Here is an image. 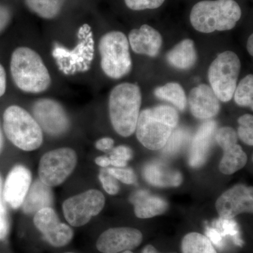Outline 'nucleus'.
Instances as JSON below:
<instances>
[{
	"label": "nucleus",
	"instance_id": "31",
	"mask_svg": "<svg viewBox=\"0 0 253 253\" xmlns=\"http://www.w3.org/2000/svg\"><path fill=\"white\" fill-rule=\"evenodd\" d=\"M99 178L106 193L110 195H116L119 192L120 186L118 180L110 174L108 168H104L100 171Z\"/></svg>",
	"mask_w": 253,
	"mask_h": 253
},
{
	"label": "nucleus",
	"instance_id": "44",
	"mask_svg": "<svg viewBox=\"0 0 253 253\" xmlns=\"http://www.w3.org/2000/svg\"><path fill=\"white\" fill-rule=\"evenodd\" d=\"M122 253H133L131 252V251H124V252H123Z\"/></svg>",
	"mask_w": 253,
	"mask_h": 253
},
{
	"label": "nucleus",
	"instance_id": "17",
	"mask_svg": "<svg viewBox=\"0 0 253 253\" xmlns=\"http://www.w3.org/2000/svg\"><path fill=\"white\" fill-rule=\"evenodd\" d=\"M215 121H209L201 125L193 138L190 148L189 163L193 168H199L207 160L213 139L217 131Z\"/></svg>",
	"mask_w": 253,
	"mask_h": 253
},
{
	"label": "nucleus",
	"instance_id": "39",
	"mask_svg": "<svg viewBox=\"0 0 253 253\" xmlns=\"http://www.w3.org/2000/svg\"><path fill=\"white\" fill-rule=\"evenodd\" d=\"M95 163L97 166L103 168L109 167L111 163H110V158L108 156H99L95 159Z\"/></svg>",
	"mask_w": 253,
	"mask_h": 253
},
{
	"label": "nucleus",
	"instance_id": "19",
	"mask_svg": "<svg viewBox=\"0 0 253 253\" xmlns=\"http://www.w3.org/2000/svg\"><path fill=\"white\" fill-rule=\"evenodd\" d=\"M142 173L146 181L157 187H173L182 182L181 173L161 161L148 163L143 168Z\"/></svg>",
	"mask_w": 253,
	"mask_h": 253
},
{
	"label": "nucleus",
	"instance_id": "35",
	"mask_svg": "<svg viewBox=\"0 0 253 253\" xmlns=\"http://www.w3.org/2000/svg\"><path fill=\"white\" fill-rule=\"evenodd\" d=\"M11 19V12L6 6L0 5V32L7 26Z\"/></svg>",
	"mask_w": 253,
	"mask_h": 253
},
{
	"label": "nucleus",
	"instance_id": "15",
	"mask_svg": "<svg viewBox=\"0 0 253 253\" xmlns=\"http://www.w3.org/2000/svg\"><path fill=\"white\" fill-rule=\"evenodd\" d=\"M31 182V172L27 168L22 165L14 166L3 186V201L13 209L21 207Z\"/></svg>",
	"mask_w": 253,
	"mask_h": 253
},
{
	"label": "nucleus",
	"instance_id": "10",
	"mask_svg": "<svg viewBox=\"0 0 253 253\" xmlns=\"http://www.w3.org/2000/svg\"><path fill=\"white\" fill-rule=\"evenodd\" d=\"M33 116L48 135L59 136L69 129L70 123L66 110L56 100L42 98L33 106Z\"/></svg>",
	"mask_w": 253,
	"mask_h": 253
},
{
	"label": "nucleus",
	"instance_id": "16",
	"mask_svg": "<svg viewBox=\"0 0 253 253\" xmlns=\"http://www.w3.org/2000/svg\"><path fill=\"white\" fill-rule=\"evenodd\" d=\"M189 104L193 116L200 120L211 119L220 110L219 100L207 84H200L191 89Z\"/></svg>",
	"mask_w": 253,
	"mask_h": 253
},
{
	"label": "nucleus",
	"instance_id": "30",
	"mask_svg": "<svg viewBox=\"0 0 253 253\" xmlns=\"http://www.w3.org/2000/svg\"><path fill=\"white\" fill-rule=\"evenodd\" d=\"M133 154L130 148L126 146H119L114 148L110 155V163L115 168H124L127 161L131 159Z\"/></svg>",
	"mask_w": 253,
	"mask_h": 253
},
{
	"label": "nucleus",
	"instance_id": "37",
	"mask_svg": "<svg viewBox=\"0 0 253 253\" xmlns=\"http://www.w3.org/2000/svg\"><path fill=\"white\" fill-rule=\"evenodd\" d=\"M114 145V140L110 137L101 138L96 142V149L100 151H106L112 149Z\"/></svg>",
	"mask_w": 253,
	"mask_h": 253
},
{
	"label": "nucleus",
	"instance_id": "29",
	"mask_svg": "<svg viewBox=\"0 0 253 253\" xmlns=\"http://www.w3.org/2000/svg\"><path fill=\"white\" fill-rule=\"evenodd\" d=\"M239 126L238 136L245 144L253 145V117L252 115L246 114L238 119Z\"/></svg>",
	"mask_w": 253,
	"mask_h": 253
},
{
	"label": "nucleus",
	"instance_id": "3",
	"mask_svg": "<svg viewBox=\"0 0 253 253\" xmlns=\"http://www.w3.org/2000/svg\"><path fill=\"white\" fill-rule=\"evenodd\" d=\"M141 99L140 89L132 83L118 84L110 93V120L113 129L119 135L127 137L135 131Z\"/></svg>",
	"mask_w": 253,
	"mask_h": 253
},
{
	"label": "nucleus",
	"instance_id": "12",
	"mask_svg": "<svg viewBox=\"0 0 253 253\" xmlns=\"http://www.w3.org/2000/svg\"><path fill=\"white\" fill-rule=\"evenodd\" d=\"M214 139L224 151L219 163L221 172L232 174L246 166L247 156L237 144L238 135L233 128L224 126L217 129Z\"/></svg>",
	"mask_w": 253,
	"mask_h": 253
},
{
	"label": "nucleus",
	"instance_id": "9",
	"mask_svg": "<svg viewBox=\"0 0 253 253\" xmlns=\"http://www.w3.org/2000/svg\"><path fill=\"white\" fill-rule=\"evenodd\" d=\"M105 205L101 191L90 189L66 199L62 205L63 214L70 225L80 227L99 214Z\"/></svg>",
	"mask_w": 253,
	"mask_h": 253
},
{
	"label": "nucleus",
	"instance_id": "7",
	"mask_svg": "<svg viewBox=\"0 0 253 253\" xmlns=\"http://www.w3.org/2000/svg\"><path fill=\"white\" fill-rule=\"evenodd\" d=\"M239 56L231 51L218 55L211 63L208 79L211 89L219 101L228 102L234 96L241 71Z\"/></svg>",
	"mask_w": 253,
	"mask_h": 253
},
{
	"label": "nucleus",
	"instance_id": "13",
	"mask_svg": "<svg viewBox=\"0 0 253 253\" xmlns=\"http://www.w3.org/2000/svg\"><path fill=\"white\" fill-rule=\"evenodd\" d=\"M216 209L221 219H234L243 212H253V187L239 184L227 190L216 202Z\"/></svg>",
	"mask_w": 253,
	"mask_h": 253
},
{
	"label": "nucleus",
	"instance_id": "36",
	"mask_svg": "<svg viewBox=\"0 0 253 253\" xmlns=\"http://www.w3.org/2000/svg\"><path fill=\"white\" fill-rule=\"evenodd\" d=\"M208 238L213 244L221 246L222 245V236L217 229L212 227H208L206 230Z\"/></svg>",
	"mask_w": 253,
	"mask_h": 253
},
{
	"label": "nucleus",
	"instance_id": "25",
	"mask_svg": "<svg viewBox=\"0 0 253 253\" xmlns=\"http://www.w3.org/2000/svg\"><path fill=\"white\" fill-rule=\"evenodd\" d=\"M182 253H217L207 236L199 233L186 234L181 241Z\"/></svg>",
	"mask_w": 253,
	"mask_h": 253
},
{
	"label": "nucleus",
	"instance_id": "43",
	"mask_svg": "<svg viewBox=\"0 0 253 253\" xmlns=\"http://www.w3.org/2000/svg\"><path fill=\"white\" fill-rule=\"evenodd\" d=\"M2 190H3V185H2V179H1V176H0V202L3 201L2 198Z\"/></svg>",
	"mask_w": 253,
	"mask_h": 253
},
{
	"label": "nucleus",
	"instance_id": "21",
	"mask_svg": "<svg viewBox=\"0 0 253 253\" xmlns=\"http://www.w3.org/2000/svg\"><path fill=\"white\" fill-rule=\"evenodd\" d=\"M53 202L51 187L38 179L30 186L21 206L26 214H35L43 208L51 207Z\"/></svg>",
	"mask_w": 253,
	"mask_h": 253
},
{
	"label": "nucleus",
	"instance_id": "18",
	"mask_svg": "<svg viewBox=\"0 0 253 253\" xmlns=\"http://www.w3.org/2000/svg\"><path fill=\"white\" fill-rule=\"evenodd\" d=\"M129 46L134 53L156 57L163 44L161 33L149 25H143L139 29H133L128 36Z\"/></svg>",
	"mask_w": 253,
	"mask_h": 253
},
{
	"label": "nucleus",
	"instance_id": "45",
	"mask_svg": "<svg viewBox=\"0 0 253 253\" xmlns=\"http://www.w3.org/2000/svg\"></svg>",
	"mask_w": 253,
	"mask_h": 253
},
{
	"label": "nucleus",
	"instance_id": "22",
	"mask_svg": "<svg viewBox=\"0 0 253 253\" xmlns=\"http://www.w3.org/2000/svg\"><path fill=\"white\" fill-rule=\"evenodd\" d=\"M197 57L194 42L189 39L184 40L178 43L166 55L168 63L179 70H189L194 67Z\"/></svg>",
	"mask_w": 253,
	"mask_h": 253
},
{
	"label": "nucleus",
	"instance_id": "41",
	"mask_svg": "<svg viewBox=\"0 0 253 253\" xmlns=\"http://www.w3.org/2000/svg\"><path fill=\"white\" fill-rule=\"evenodd\" d=\"M247 49L249 51L250 55L253 56V35H251L248 40L247 42Z\"/></svg>",
	"mask_w": 253,
	"mask_h": 253
},
{
	"label": "nucleus",
	"instance_id": "8",
	"mask_svg": "<svg viewBox=\"0 0 253 253\" xmlns=\"http://www.w3.org/2000/svg\"><path fill=\"white\" fill-rule=\"evenodd\" d=\"M77 163V154L71 148L48 151L40 160L39 179L50 187L61 185L72 174Z\"/></svg>",
	"mask_w": 253,
	"mask_h": 253
},
{
	"label": "nucleus",
	"instance_id": "32",
	"mask_svg": "<svg viewBox=\"0 0 253 253\" xmlns=\"http://www.w3.org/2000/svg\"><path fill=\"white\" fill-rule=\"evenodd\" d=\"M166 0H125L126 6L134 11L158 9Z\"/></svg>",
	"mask_w": 253,
	"mask_h": 253
},
{
	"label": "nucleus",
	"instance_id": "38",
	"mask_svg": "<svg viewBox=\"0 0 253 253\" xmlns=\"http://www.w3.org/2000/svg\"><path fill=\"white\" fill-rule=\"evenodd\" d=\"M6 75L4 67L0 63V97L6 92Z\"/></svg>",
	"mask_w": 253,
	"mask_h": 253
},
{
	"label": "nucleus",
	"instance_id": "11",
	"mask_svg": "<svg viewBox=\"0 0 253 253\" xmlns=\"http://www.w3.org/2000/svg\"><path fill=\"white\" fill-rule=\"evenodd\" d=\"M33 222L48 244L54 247L66 246L73 238V229L61 222L52 208H45L34 214Z\"/></svg>",
	"mask_w": 253,
	"mask_h": 253
},
{
	"label": "nucleus",
	"instance_id": "4",
	"mask_svg": "<svg viewBox=\"0 0 253 253\" xmlns=\"http://www.w3.org/2000/svg\"><path fill=\"white\" fill-rule=\"evenodd\" d=\"M241 17L239 4L234 0H204L193 6L190 21L203 33L229 31Z\"/></svg>",
	"mask_w": 253,
	"mask_h": 253
},
{
	"label": "nucleus",
	"instance_id": "1",
	"mask_svg": "<svg viewBox=\"0 0 253 253\" xmlns=\"http://www.w3.org/2000/svg\"><path fill=\"white\" fill-rule=\"evenodd\" d=\"M10 71L14 84L23 92L41 94L51 86L45 63L41 55L28 46H19L13 51Z\"/></svg>",
	"mask_w": 253,
	"mask_h": 253
},
{
	"label": "nucleus",
	"instance_id": "5",
	"mask_svg": "<svg viewBox=\"0 0 253 253\" xmlns=\"http://www.w3.org/2000/svg\"><path fill=\"white\" fill-rule=\"evenodd\" d=\"M3 130L15 146L24 151L39 149L43 142V131L33 115L12 105L3 114Z\"/></svg>",
	"mask_w": 253,
	"mask_h": 253
},
{
	"label": "nucleus",
	"instance_id": "28",
	"mask_svg": "<svg viewBox=\"0 0 253 253\" xmlns=\"http://www.w3.org/2000/svg\"><path fill=\"white\" fill-rule=\"evenodd\" d=\"M213 225L219 229L221 236H231L234 239L235 244L239 246H242L244 244L242 240L240 239L239 226L232 219H221L219 217L217 220L213 222Z\"/></svg>",
	"mask_w": 253,
	"mask_h": 253
},
{
	"label": "nucleus",
	"instance_id": "34",
	"mask_svg": "<svg viewBox=\"0 0 253 253\" xmlns=\"http://www.w3.org/2000/svg\"><path fill=\"white\" fill-rule=\"evenodd\" d=\"M10 224L4 201L0 202V241H3L9 234Z\"/></svg>",
	"mask_w": 253,
	"mask_h": 253
},
{
	"label": "nucleus",
	"instance_id": "2",
	"mask_svg": "<svg viewBox=\"0 0 253 253\" xmlns=\"http://www.w3.org/2000/svg\"><path fill=\"white\" fill-rule=\"evenodd\" d=\"M178 122L177 111L171 106L158 105L143 110L136 123V137L147 149H163Z\"/></svg>",
	"mask_w": 253,
	"mask_h": 253
},
{
	"label": "nucleus",
	"instance_id": "26",
	"mask_svg": "<svg viewBox=\"0 0 253 253\" xmlns=\"http://www.w3.org/2000/svg\"><path fill=\"white\" fill-rule=\"evenodd\" d=\"M236 104L243 107L253 109V76L252 74L244 78L236 86L234 94Z\"/></svg>",
	"mask_w": 253,
	"mask_h": 253
},
{
	"label": "nucleus",
	"instance_id": "42",
	"mask_svg": "<svg viewBox=\"0 0 253 253\" xmlns=\"http://www.w3.org/2000/svg\"><path fill=\"white\" fill-rule=\"evenodd\" d=\"M3 144H4V136H3V132L1 130V125H0V152L2 149Z\"/></svg>",
	"mask_w": 253,
	"mask_h": 253
},
{
	"label": "nucleus",
	"instance_id": "27",
	"mask_svg": "<svg viewBox=\"0 0 253 253\" xmlns=\"http://www.w3.org/2000/svg\"><path fill=\"white\" fill-rule=\"evenodd\" d=\"M189 132L186 129L180 128L172 131V134L163 149V152L168 156H173L179 152L189 141Z\"/></svg>",
	"mask_w": 253,
	"mask_h": 253
},
{
	"label": "nucleus",
	"instance_id": "23",
	"mask_svg": "<svg viewBox=\"0 0 253 253\" xmlns=\"http://www.w3.org/2000/svg\"><path fill=\"white\" fill-rule=\"evenodd\" d=\"M156 97L171 103L179 111L185 110L187 99L182 86L176 83H169L164 86H158L154 90Z\"/></svg>",
	"mask_w": 253,
	"mask_h": 253
},
{
	"label": "nucleus",
	"instance_id": "33",
	"mask_svg": "<svg viewBox=\"0 0 253 253\" xmlns=\"http://www.w3.org/2000/svg\"><path fill=\"white\" fill-rule=\"evenodd\" d=\"M110 174H112L117 180L126 184H133L136 182V176L134 171L129 168H108Z\"/></svg>",
	"mask_w": 253,
	"mask_h": 253
},
{
	"label": "nucleus",
	"instance_id": "6",
	"mask_svg": "<svg viewBox=\"0 0 253 253\" xmlns=\"http://www.w3.org/2000/svg\"><path fill=\"white\" fill-rule=\"evenodd\" d=\"M99 51L101 68L108 77L121 79L130 73L132 61L129 42L122 32L111 31L101 37Z\"/></svg>",
	"mask_w": 253,
	"mask_h": 253
},
{
	"label": "nucleus",
	"instance_id": "20",
	"mask_svg": "<svg viewBox=\"0 0 253 253\" xmlns=\"http://www.w3.org/2000/svg\"><path fill=\"white\" fill-rule=\"evenodd\" d=\"M130 202L134 205L136 217L140 219H147L162 214L168 208L166 200L151 195L146 191H136L131 195Z\"/></svg>",
	"mask_w": 253,
	"mask_h": 253
},
{
	"label": "nucleus",
	"instance_id": "40",
	"mask_svg": "<svg viewBox=\"0 0 253 253\" xmlns=\"http://www.w3.org/2000/svg\"><path fill=\"white\" fill-rule=\"evenodd\" d=\"M142 253H161L158 252L157 250L155 249L154 246H151V245H147V246H145L144 249H143Z\"/></svg>",
	"mask_w": 253,
	"mask_h": 253
},
{
	"label": "nucleus",
	"instance_id": "14",
	"mask_svg": "<svg viewBox=\"0 0 253 253\" xmlns=\"http://www.w3.org/2000/svg\"><path fill=\"white\" fill-rule=\"evenodd\" d=\"M142 240V234L138 229L111 228L100 235L96 241V249L101 253H119L136 249L140 246Z\"/></svg>",
	"mask_w": 253,
	"mask_h": 253
},
{
	"label": "nucleus",
	"instance_id": "24",
	"mask_svg": "<svg viewBox=\"0 0 253 253\" xmlns=\"http://www.w3.org/2000/svg\"><path fill=\"white\" fill-rule=\"evenodd\" d=\"M65 1L66 0H25L28 9L44 19H53L59 16Z\"/></svg>",
	"mask_w": 253,
	"mask_h": 253
}]
</instances>
